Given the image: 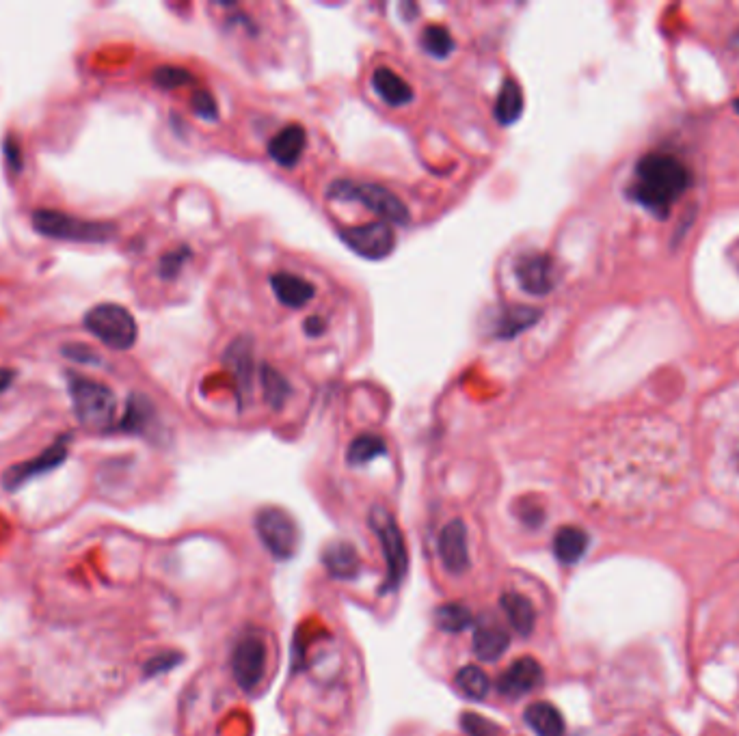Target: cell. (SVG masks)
Wrapping results in <instances>:
<instances>
[{
    "label": "cell",
    "mask_w": 739,
    "mask_h": 736,
    "mask_svg": "<svg viewBox=\"0 0 739 736\" xmlns=\"http://www.w3.org/2000/svg\"><path fill=\"white\" fill-rule=\"evenodd\" d=\"M255 531H258L268 553L277 557V560H290L299 549L301 531L297 521L286 510L262 508L255 516Z\"/></svg>",
    "instance_id": "cell-6"
},
{
    "label": "cell",
    "mask_w": 739,
    "mask_h": 736,
    "mask_svg": "<svg viewBox=\"0 0 739 736\" xmlns=\"http://www.w3.org/2000/svg\"><path fill=\"white\" fill-rule=\"evenodd\" d=\"M322 564H325L327 572L333 579L351 581V579H357L359 575L361 557L351 542L340 540V542H331L329 547L322 551Z\"/></svg>",
    "instance_id": "cell-14"
},
{
    "label": "cell",
    "mask_w": 739,
    "mask_h": 736,
    "mask_svg": "<svg viewBox=\"0 0 739 736\" xmlns=\"http://www.w3.org/2000/svg\"><path fill=\"white\" fill-rule=\"evenodd\" d=\"M737 111H739V100H737Z\"/></svg>",
    "instance_id": "cell-35"
},
{
    "label": "cell",
    "mask_w": 739,
    "mask_h": 736,
    "mask_svg": "<svg viewBox=\"0 0 739 736\" xmlns=\"http://www.w3.org/2000/svg\"><path fill=\"white\" fill-rule=\"evenodd\" d=\"M271 285L275 296L279 298V303L290 309H303L305 305L312 303L316 296V288L312 283L303 277L290 275V272H275L271 277Z\"/></svg>",
    "instance_id": "cell-16"
},
{
    "label": "cell",
    "mask_w": 739,
    "mask_h": 736,
    "mask_svg": "<svg viewBox=\"0 0 739 736\" xmlns=\"http://www.w3.org/2000/svg\"><path fill=\"white\" fill-rule=\"evenodd\" d=\"M690 169L677 156L649 154L636 167L634 197L647 210L664 216L688 190Z\"/></svg>",
    "instance_id": "cell-1"
},
{
    "label": "cell",
    "mask_w": 739,
    "mask_h": 736,
    "mask_svg": "<svg viewBox=\"0 0 739 736\" xmlns=\"http://www.w3.org/2000/svg\"><path fill=\"white\" fill-rule=\"evenodd\" d=\"M33 221H35L37 231H42V234L52 236V238L100 242L111 234L109 227L76 221V218H72V216L57 214V212H37L33 216Z\"/></svg>",
    "instance_id": "cell-10"
},
{
    "label": "cell",
    "mask_w": 739,
    "mask_h": 736,
    "mask_svg": "<svg viewBox=\"0 0 739 736\" xmlns=\"http://www.w3.org/2000/svg\"><path fill=\"white\" fill-rule=\"evenodd\" d=\"M368 523L374 529V534L381 544V553H383L385 570H387L385 588L396 590L409 570V553H407L405 536H402V529L398 521L394 519V514L385 510L383 506H374L370 510Z\"/></svg>",
    "instance_id": "cell-3"
},
{
    "label": "cell",
    "mask_w": 739,
    "mask_h": 736,
    "mask_svg": "<svg viewBox=\"0 0 739 736\" xmlns=\"http://www.w3.org/2000/svg\"><path fill=\"white\" fill-rule=\"evenodd\" d=\"M541 683H543L541 663L534 657H521L510 663L508 670H504L500 678H497V691H500L504 698L517 700L534 691Z\"/></svg>",
    "instance_id": "cell-11"
},
{
    "label": "cell",
    "mask_w": 739,
    "mask_h": 736,
    "mask_svg": "<svg viewBox=\"0 0 739 736\" xmlns=\"http://www.w3.org/2000/svg\"><path fill=\"white\" fill-rule=\"evenodd\" d=\"M472 646H474V654L478 661L493 663L504 657V652L510 646V635L502 624H497L493 620L482 622L476 626Z\"/></svg>",
    "instance_id": "cell-15"
},
{
    "label": "cell",
    "mask_w": 739,
    "mask_h": 736,
    "mask_svg": "<svg viewBox=\"0 0 739 736\" xmlns=\"http://www.w3.org/2000/svg\"><path fill=\"white\" fill-rule=\"evenodd\" d=\"M327 195L340 201H357L361 206L372 210L376 216H381L383 223L389 225H407L411 218L407 206L400 201V197L379 184L340 180L329 186Z\"/></svg>",
    "instance_id": "cell-2"
},
{
    "label": "cell",
    "mask_w": 739,
    "mask_h": 736,
    "mask_svg": "<svg viewBox=\"0 0 739 736\" xmlns=\"http://www.w3.org/2000/svg\"><path fill=\"white\" fill-rule=\"evenodd\" d=\"M588 549V534L582 527L564 525L556 531L554 536V555L562 564H577L584 557Z\"/></svg>",
    "instance_id": "cell-19"
},
{
    "label": "cell",
    "mask_w": 739,
    "mask_h": 736,
    "mask_svg": "<svg viewBox=\"0 0 739 736\" xmlns=\"http://www.w3.org/2000/svg\"><path fill=\"white\" fill-rule=\"evenodd\" d=\"M454 683L469 700H485L491 689V680L478 665H465L454 676Z\"/></svg>",
    "instance_id": "cell-24"
},
{
    "label": "cell",
    "mask_w": 739,
    "mask_h": 736,
    "mask_svg": "<svg viewBox=\"0 0 739 736\" xmlns=\"http://www.w3.org/2000/svg\"><path fill=\"white\" fill-rule=\"evenodd\" d=\"M500 605L506 613L510 629L517 631L521 637H526L534 631L536 611H534V605H532L530 598H526L523 594H517V592H508V594L502 596Z\"/></svg>",
    "instance_id": "cell-20"
},
{
    "label": "cell",
    "mask_w": 739,
    "mask_h": 736,
    "mask_svg": "<svg viewBox=\"0 0 739 736\" xmlns=\"http://www.w3.org/2000/svg\"><path fill=\"white\" fill-rule=\"evenodd\" d=\"M266 672V644L260 635L240 637L232 652V674L243 691L258 689Z\"/></svg>",
    "instance_id": "cell-7"
},
{
    "label": "cell",
    "mask_w": 739,
    "mask_h": 736,
    "mask_svg": "<svg viewBox=\"0 0 739 736\" xmlns=\"http://www.w3.org/2000/svg\"><path fill=\"white\" fill-rule=\"evenodd\" d=\"M322 326H325V322L318 320V318H309L305 322V329H307L309 335H320L322 333Z\"/></svg>",
    "instance_id": "cell-33"
},
{
    "label": "cell",
    "mask_w": 739,
    "mask_h": 736,
    "mask_svg": "<svg viewBox=\"0 0 739 736\" xmlns=\"http://www.w3.org/2000/svg\"><path fill=\"white\" fill-rule=\"evenodd\" d=\"M437 551L441 557V564L452 575H463L469 568V549H467V527L461 519L450 521L441 529Z\"/></svg>",
    "instance_id": "cell-12"
},
{
    "label": "cell",
    "mask_w": 739,
    "mask_h": 736,
    "mask_svg": "<svg viewBox=\"0 0 739 736\" xmlns=\"http://www.w3.org/2000/svg\"><path fill=\"white\" fill-rule=\"evenodd\" d=\"M733 465H735V469L739 471V447H737L735 452H733Z\"/></svg>",
    "instance_id": "cell-34"
},
{
    "label": "cell",
    "mask_w": 739,
    "mask_h": 736,
    "mask_svg": "<svg viewBox=\"0 0 739 736\" xmlns=\"http://www.w3.org/2000/svg\"><path fill=\"white\" fill-rule=\"evenodd\" d=\"M340 236L348 249H353L357 255L374 262L383 260V257H387L396 247L394 227L383 221L342 229Z\"/></svg>",
    "instance_id": "cell-8"
},
{
    "label": "cell",
    "mask_w": 739,
    "mask_h": 736,
    "mask_svg": "<svg viewBox=\"0 0 739 736\" xmlns=\"http://www.w3.org/2000/svg\"><path fill=\"white\" fill-rule=\"evenodd\" d=\"M385 454H387V445L379 434H361L351 445H348L346 460L351 467H364L374 458L385 456Z\"/></svg>",
    "instance_id": "cell-23"
},
{
    "label": "cell",
    "mask_w": 739,
    "mask_h": 736,
    "mask_svg": "<svg viewBox=\"0 0 739 736\" xmlns=\"http://www.w3.org/2000/svg\"><path fill=\"white\" fill-rule=\"evenodd\" d=\"M193 108L195 113L199 117L204 119H217L219 117V108H217V102H214L212 95L208 91H197L195 98H193Z\"/></svg>",
    "instance_id": "cell-32"
},
{
    "label": "cell",
    "mask_w": 739,
    "mask_h": 736,
    "mask_svg": "<svg viewBox=\"0 0 739 736\" xmlns=\"http://www.w3.org/2000/svg\"><path fill=\"white\" fill-rule=\"evenodd\" d=\"M420 46L426 50V54H431V57L446 59L448 54L454 50V39H452V35L446 29V26L433 24V26H426V29H424Z\"/></svg>",
    "instance_id": "cell-26"
},
{
    "label": "cell",
    "mask_w": 739,
    "mask_h": 736,
    "mask_svg": "<svg viewBox=\"0 0 739 736\" xmlns=\"http://www.w3.org/2000/svg\"><path fill=\"white\" fill-rule=\"evenodd\" d=\"M435 622L443 633H463L467 626H472L474 616L465 605L448 603L435 611Z\"/></svg>",
    "instance_id": "cell-25"
},
{
    "label": "cell",
    "mask_w": 739,
    "mask_h": 736,
    "mask_svg": "<svg viewBox=\"0 0 739 736\" xmlns=\"http://www.w3.org/2000/svg\"><path fill=\"white\" fill-rule=\"evenodd\" d=\"M461 726L467 736H497V726L478 713H463Z\"/></svg>",
    "instance_id": "cell-29"
},
{
    "label": "cell",
    "mask_w": 739,
    "mask_h": 736,
    "mask_svg": "<svg viewBox=\"0 0 739 736\" xmlns=\"http://www.w3.org/2000/svg\"><path fill=\"white\" fill-rule=\"evenodd\" d=\"M264 385H266L268 402H271L275 408L284 404L286 395H288V385L284 378H281L275 370H264Z\"/></svg>",
    "instance_id": "cell-30"
},
{
    "label": "cell",
    "mask_w": 739,
    "mask_h": 736,
    "mask_svg": "<svg viewBox=\"0 0 739 736\" xmlns=\"http://www.w3.org/2000/svg\"><path fill=\"white\" fill-rule=\"evenodd\" d=\"M526 724L536 732V736H564V719L558 708L549 702H534L523 713Z\"/></svg>",
    "instance_id": "cell-21"
},
{
    "label": "cell",
    "mask_w": 739,
    "mask_h": 736,
    "mask_svg": "<svg viewBox=\"0 0 739 736\" xmlns=\"http://www.w3.org/2000/svg\"><path fill=\"white\" fill-rule=\"evenodd\" d=\"M85 329L113 350H130L137 344L139 329L132 313L115 303H102L87 311Z\"/></svg>",
    "instance_id": "cell-4"
},
{
    "label": "cell",
    "mask_w": 739,
    "mask_h": 736,
    "mask_svg": "<svg viewBox=\"0 0 739 736\" xmlns=\"http://www.w3.org/2000/svg\"><path fill=\"white\" fill-rule=\"evenodd\" d=\"M154 80L158 87L163 89H178L188 83H193V76L188 74L182 67H160L154 74Z\"/></svg>",
    "instance_id": "cell-28"
},
{
    "label": "cell",
    "mask_w": 739,
    "mask_h": 736,
    "mask_svg": "<svg viewBox=\"0 0 739 736\" xmlns=\"http://www.w3.org/2000/svg\"><path fill=\"white\" fill-rule=\"evenodd\" d=\"M515 277L523 292L532 296H547L558 283V268L549 255L528 253L517 260Z\"/></svg>",
    "instance_id": "cell-9"
},
{
    "label": "cell",
    "mask_w": 739,
    "mask_h": 736,
    "mask_svg": "<svg viewBox=\"0 0 739 736\" xmlns=\"http://www.w3.org/2000/svg\"><path fill=\"white\" fill-rule=\"evenodd\" d=\"M523 115V91L517 80L506 78L502 83L500 95L495 100V117L502 126H510Z\"/></svg>",
    "instance_id": "cell-22"
},
{
    "label": "cell",
    "mask_w": 739,
    "mask_h": 736,
    "mask_svg": "<svg viewBox=\"0 0 739 736\" xmlns=\"http://www.w3.org/2000/svg\"><path fill=\"white\" fill-rule=\"evenodd\" d=\"M65 454H67V445H65V441H59L55 447H50L46 454L35 458L33 462H26V465L13 467L7 473V477H5L7 488H18L26 480H31V477H35L39 473H44V471L55 469L59 465V462H63Z\"/></svg>",
    "instance_id": "cell-18"
},
{
    "label": "cell",
    "mask_w": 739,
    "mask_h": 736,
    "mask_svg": "<svg viewBox=\"0 0 739 736\" xmlns=\"http://www.w3.org/2000/svg\"><path fill=\"white\" fill-rule=\"evenodd\" d=\"M372 87L389 106H405L413 102V89L405 78L398 76L389 67H379L372 74Z\"/></svg>",
    "instance_id": "cell-17"
},
{
    "label": "cell",
    "mask_w": 739,
    "mask_h": 736,
    "mask_svg": "<svg viewBox=\"0 0 739 736\" xmlns=\"http://www.w3.org/2000/svg\"><path fill=\"white\" fill-rule=\"evenodd\" d=\"M182 661V654L180 652H160L156 654L154 659H150L145 663V674L147 676H158V674H165L169 670H173V667H178Z\"/></svg>",
    "instance_id": "cell-31"
},
{
    "label": "cell",
    "mask_w": 739,
    "mask_h": 736,
    "mask_svg": "<svg viewBox=\"0 0 739 736\" xmlns=\"http://www.w3.org/2000/svg\"><path fill=\"white\" fill-rule=\"evenodd\" d=\"M307 134L301 126L290 124L281 128L271 141H268V156H271L279 167L292 169L299 165V160L305 152Z\"/></svg>",
    "instance_id": "cell-13"
},
{
    "label": "cell",
    "mask_w": 739,
    "mask_h": 736,
    "mask_svg": "<svg viewBox=\"0 0 739 736\" xmlns=\"http://www.w3.org/2000/svg\"><path fill=\"white\" fill-rule=\"evenodd\" d=\"M72 398L80 424L89 430H109L117 417L115 393L96 380L74 378Z\"/></svg>",
    "instance_id": "cell-5"
},
{
    "label": "cell",
    "mask_w": 739,
    "mask_h": 736,
    "mask_svg": "<svg viewBox=\"0 0 739 736\" xmlns=\"http://www.w3.org/2000/svg\"><path fill=\"white\" fill-rule=\"evenodd\" d=\"M539 318H541L539 309H530V307L510 309L504 313V318L500 322V337H515L517 333L526 331L528 326H532Z\"/></svg>",
    "instance_id": "cell-27"
}]
</instances>
